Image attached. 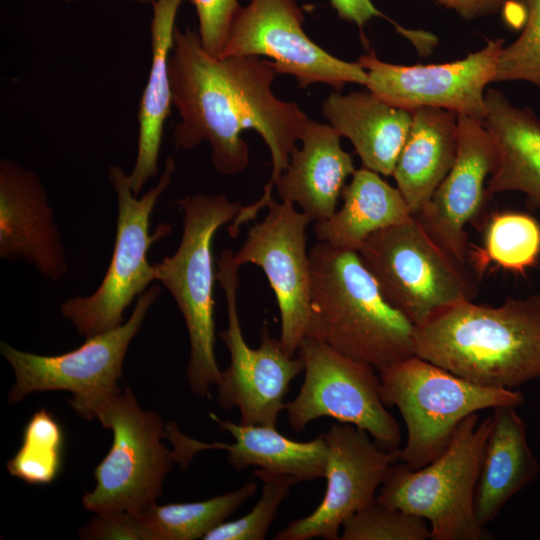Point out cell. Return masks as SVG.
<instances>
[{"instance_id": "obj_18", "label": "cell", "mask_w": 540, "mask_h": 540, "mask_svg": "<svg viewBox=\"0 0 540 540\" xmlns=\"http://www.w3.org/2000/svg\"><path fill=\"white\" fill-rule=\"evenodd\" d=\"M0 258L22 260L52 281L68 271L62 237L39 176L8 158L0 160Z\"/></svg>"}, {"instance_id": "obj_11", "label": "cell", "mask_w": 540, "mask_h": 540, "mask_svg": "<svg viewBox=\"0 0 540 540\" xmlns=\"http://www.w3.org/2000/svg\"><path fill=\"white\" fill-rule=\"evenodd\" d=\"M296 355L303 362L304 381L285 405L295 432L329 417L365 430L383 448L400 449V428L382 402L377 370L310 337L301 341Z\"/></svg>"}, {"instance_id": "obj_24", "label": "cell", "mask_w": 540, "mask_h": 540, "mask_svg": "<svg viewBox=\"0 0 540 540\" xmlns=\"http://www.w3.org/2000/svg\"><path fill=\"white\" fill-rule=\"evenodd\" d=\"M457 114L433 107L412 111V124L392 176L412 215L429 201L457 155Z\"/></svg>"}, {"instance_id": "obj_38", "label": "cell", "mask_w": 540, "mask_h": 540, "mask_svg": "<svg viewBox=\"0 0 540 540\" xmlns=\"http://www.w3.org/2000/svg\"><path fill=\"white\" fill-rule=\"evenodd\" d=\"M522 3H525L526 0H520Z\"/></svg>"}, {"instance_id": "obj_30", "label": "cell", "mask_w": 540, "mask_h": 540, "mask_svg": "<svg viewBox=\"0 0 540 540\" xmlns=\"http://www.w3.org/2000/svg\"><path fill=\"white\" fill-rule=\"evenodd\" d=\"M340 540H427L432 534L428 522L376 499L349 516L342 524Z\"/></svg>"}, {"instance_id": "obj_16", "label": "cell", "mask_w": 540, "mask_h": 540, "mask_svg": "<svg viewBox=\"0 0 540 540\" xmlns=\"http://www.w3.org/2000/svg\"><path fill=\"white\" fill-rule=\"evenodd\" d=\"M327 445V487L319 506L291 521L275 540H338L343 522L376 499L399 449L380 446L365 430L337 422L322 434Z\"/></svg>"}, {"instance_id": "obj_1", "label": "cell", "mask_w": 540, "mask_h": 540, "mask_svg": "<svg viewBox=\"0 0 540 540\" xmlns=\"http://www.w3.org/2000/svg\"><path fill=\"white\" fill-rule=\"evenodd\" d=\"M276 74L270 61L258 56L214 57L198 33L175 27L169 57L172 104L180 115L172 133L175 145L190 150L207 141L213 167L235 175L249 164L241 133L253 129L270 151L272 174L265 187L272 189L309 120L296 103L274 95Z\"/></svg>"}, {"instance_id": "obj_32", "label": "cell", "mask_w": 540, "mask_h": 540, "mask_svg": "<svg viewBox=\"0 0 540 540\" xmlns=\"http://www.w3.org/2000/svg\"><path fill=\"white\" fill-rule=\"evenodd\" d=\"M525 3V27L513 43L502 48L493 82L526 81L540 89V0Z\"/></svg>"}, {"instance_id": "obj_6", "label": "cell", "mask_w": 540, "mask_h": 540, "mask_svg": "<svg viewBox=\"0 0 540 540\" xmlns=\"http://www.w3.org/2000/svg\"><path fill=\"white\" fill-rule=\"evenodd\" d=\"M491 416H467L445 450L428 465L413 470L394 463L376 500L430 523L432 540L492 538L475 516L474 498Z\"/></svg>"}, {"instance_id": "obj_2", "label": "cell", "mask_w": 540, "mask_h": 540, "mask_svg": "<svg viewBox=\"0 0 540 540\" xmlns=\"http://www.w3.org/2000/svg\"><path fill=\"white\" fill-rule=\"evenodd\" d=\"M414 354L487 387L540 378V292L499 306L464 300L446 307L415 327Z\"/></svg>"}, {"instance_id": "obj_31", "label": "cell", "mask_w": 540, "mask_h": 540, "mask_svg": "<svg viewBox=\"0 0 540 540\" xmlns=\"http://www.w3.org/2000/svg\"><path fill=\"white\" fill-rule=\"evenodd\" d=\"M262 482L261 497L250 512L209 531L203 540H263L278 513L282 501L297 482L291 476L256 469Z\"/></svg>"}, {"instance_id": "obj_22", "label": "cell", "mask_w": 540, "mask_h": 540, "mask_svg": "<svg viewBox=\"0 0 540 540\" xmlns=\"http://www.w3.org/2000/svg\"><path fill=\"white\" fill-rule=\"evenodd\" d=\"M514 406L493 408L476 484L474 510L485 527L505 504L539 473L526 438V425Z\"/></svg>"}, {"instance_id": "obj_13", "label": "cell", "mask_w": 540, "mask_h": 540, "mask_svg": "<svg viewBox=\"0 0 540 540\" xmlns=\"http://www.w3.org/2000/svg\"><path fill=\"white\" fill-rule=\"evenodd\" d=\"M296 0H251L231 25L220 57L266 56L277 74L294 76L300 87L325 83L340 91L347 83L366 85L367 72L356 62L334 57L303 30Z\"/></svg>"}, {"instance_id": "obj_7", "label": "cell", "mask_w": 540, "mask_h": 540, "mask_svg": "<svg viewBox=\"0 0 540 540\" xmlns=\"http://www.w3.org/2000/svg\"><path fill=\"white\" fill-rule=\"evenodd\" d=\"M175 170L169 156L157 184L140 198L133 192L128 174L117 165L108 168V180L118 203L116 236L110 264L98 288L88 296L65 300L60 310L78 331L89 338L123 324V313L155 280L148 252L172 227L160 223L150 234V217L161 194L171 183Z\"/></svg>"}, {"instance_id": "obj_26", "label": "cell", "mask_w": 540, "mask_h": 540, "mask_svg": "<svg viewBox=\"0 0 540 540\" xmlns=\"http://www.w3.org/2000/svg\"><path fill=\"white\" fill-rule=\"evenodd\" d=\"M341 198V208L314 225L318 241L334 247L358 252L372 234L412 216L399 190L365 167L354 172Z\"/></svg>"}, {"instance_id": "obj_15", "label": "cell", "mask_w": 540, "mask_h": 540, "mask_svg": "<svg viewBox=\"0 0 540 540\" xmlns=\"http://www.w3.org/2000/svg\"><path fill=\"white\" fill-rule=\"evenodd\" d=\"M503 39L486 45L465 58L428 65H396L379 60L374 52L357 63L367 72L366 87L381 100L408 110L441 108L483 120L486 87L493 82Z\"/></svg>"}, {"instance_id": "obj_29", "label": "cell", "mask_w": 540, "mask_h": 540, "mask_svg": "<svg viewBox=\"0 0 540 540\" xmlns=\"http://www.w3.org/2000/svg\"><path fill=\"white\" fill-rule=\"evenodd\" d=\"M63 448L61 425L53 414L42 408L26 424L22 444L7 462V469L12 476L28 484H49L61 471Z\"/></svg>"}, {"instance_id": "obj_33", "label": "cell", "mask_w": 540, "mask_h": 540, "mask_svg": "<svg viewBox=\"0 0 540 540\" xmlns=\"http://www.w3.org/2000/svg\"><path fill=\"white\" fill-rule=\"evenodd\" d=\"M199 21V37L204 49L220 57L231 25L241 6L238 0H191Z\"/></svg>"}, {"instance_id": "obj_12", "label": "cell", "mask_w": 540, "mask_h": 540, "mask_svg": "<svg viewBox=\"0 0 540 540\" xmlns=\"http://www.w3.org/2000/svg\"><path fill=\"white\" fill-rule=\"evenodd\" d=\"M216 279L223 289L228 327L219 333L230 362L221 372L217 400L225 410L238 408L242 424L276 427L285 409L290 383L303 371L297 355H289L266 323L260 330V345L251 348L242 333L237 308L238 269L234 252L225 248L217 259Z\"/></svg>"}, {"instance_id": "obj_27", "label": "cell", "mask_w": 540, "mask_h": 540, "mask_svg": "<svg viewBox=\"0 0 540 540\" xmlns=\"http://www.w3.org/2000/svg\"><path fill=\"white\" fill-rule=\"evenodd\" d=\"M257 491L255 482L197 502L157 505L133 513L147 540H195L203 537L241 507Z\"/></svg>"}, {"instance_id": "obj_21", "label": "cell", "mask_w": 540, "mask_h": 540, "mask_svg": "<svg viewBox=\"0 0 540 540\" xmlns=\"http://www.w3.org/2000/svg\"><path fill=\"white\" fill-rule=\"evenodd\" d=\"M322 113L341 137L351 141L363 167L392 176L411 128L412 112L367 89L347 95L331 93L322 104Z\"/></svg>"}, {"instance_id": "obj_25", "label": "cell", "mask_w": 540, "mask_h": 540, "mask_svg": "<svg viewBox=\"0 0 540 540\" xmlns=\"http://www.w3.org/2000/svg\"><path fill=\"white\" fill-rule=\"evenodd\" d=\"M183 1L155 0L152 4L151 68L139 103L136 160L128 174L136 195L158 172L163 128L172 104L169 57L173 47L175 19Z\"/></svg>"}, {"instance_id": "obj_9", "label": "cell", "mask_w": 540, "mask_h": 540, "mask_svg": "<svg viewBox=\"0 0 540 540\" xmlns=\"http://www.w3.org/2000/svg\"><path fill=\"white\" fill-rule=\"evenodd\" d=\"M113 431V443L94 470L96 486L82 498L83 507L97 515L136 513L156 503L173 467V452L160 441L164 422L143 410L130 390L97 407L94 418Z\"/></svg>"}, {"instance_id": "obj_20", "label": "cell", "mask_w": 540, "mask_h": 540, "mask_svg": "<svg viewBox=\"0 0 540 540\" xmlns=\"http://www.w3.org/2000/svg\"><path fill=\"white\" fill-rule=\"evenodd\" d=\"M482 124L496 149V166L487 182V195L524 193L540 208V120L530 107L514 106L499 90L485 93Z\"/></svg>"}, {"instance_id": "obj_3", "label": "cell", "mask_w": 540, "mask_h": 540, "mask_svg": "<svg viewBox=\"0 0 540 540\" xmlns=\"http://www.w3.org/2000/svg\"><path fill=\"white\" fill-rule=\"evenodd\" d=\"M306 337L377 372L414 356V324L384 297L357 251L318 241L309 251Z\"/></svg>"}, {"instance_id": "obj_10", "label": "cell", "mask_w": 540, "mask_h": 540, "mask_svg": "<svg viewBox=\"0 0 540 540\" xmlns=\"http://www.w3.org/2000/svg\"><path fill=\"white\" fill-rule=\"evenodd\" d=\"M161 293L152 285L137 297L128 320L107 332L86 338L77 349L60 355H39L18 350L1 341V355L11 365L16 381L9 401L19 402L31 393L64 390L72 393L69 404L83 418L93 419L99 405L121 393L127 349Z\"/></svg>"}, {"instance_id": "obj_14", "label": "cell", "mask_w": 540, "mask_h": 540, "mask_svg": "<svg viewBox=\"0 0 540 540\" xmlns=\"http://www.w3.org/2000/svg\"><path fill=\"white\" fill-rule=\"evenodd\" d=\"M261 222L248 231L234 252L240 267L250 263L265 273L278 305L280 343L289 355H296L306 337L310 311L311 272L306 228L310 218L294 204L271 197Z\"/></svg>"}, {"instance_id": "obj_19", "label": "cell", "mask_w": 540, "mask_h": 540, "mask_svg": "<svg viewBox=\"0 0 540 540\" xmlns=\"http://www.w3.org/2000/svg\"><path fill=\"white\" fill-rule=\"evenodd\" d=\"M340 138L331 125L309 119L299 139L301 148H294L274 183L281 201L297 204L314 222L335 213L345 181L356 171Z\"/></svg>"}, {"instance_id": "obj_28", "label": "cell", "mask_w": 540, "mask_h": 540, "mask_svg": "<svg viewBox=\"0 0 540 540\" xmlns=\"http://www.w3.org/2000/svg\"><path fill=\"white\" fill-rule=\"evenodd\" d=\"M483 246L475 255L478 265L485 267L492 261L521 273L534 265L540 255V224L525 213H497L486 227Z\"/></svg>"}, {"instance_id": "obj_23", "label": "cell", "mask_w": 540, "mask_h": 540, "mask_svg": "<svg viewBox=\"0 0 540 540\" xmlns=\"http://www.w3.org/2000/svg\"><path fill=\"white\" fill-rule=\"evenodd\" d=\"M209 416L234 442L209 444L187 438L185 446L191 457L200 450L220 449L227 452L229 465L237 471L254 466L291 476L298 483L325 477L327 445L322 435L310 441H295L276 427L237 424L214 413Z\"/></svg>"}, {"instance_id": "obj_34", "label": "cell", "mask_w": 540, "mask_h": 540, "mask_svg": "<svg viewBox=\"0 0 540 540\" xmlns=\"http://www.w3.org/2000/svg\"><path fill=\"white\" fill-rule=\"evenodd\" d=\"M80 538L92 540H147L146 533L133 513L112 512L97 515L80 530Z\"/></svg>"}, {"instance_id": "obj_35", "label": "cell", "mask_w": 540, "mask_h": 540, "mask_svg": "<svg viewBox=\"0 0 540 540\" xmlns=\"http://www.w3.org/2000/svg\"><path fill=\"white\" fill-rule=\"evenodd\" d=\"M331 5L342 20L355 23L360 29L372 18L384 17L371 0H331Z\"/></svg>"}, {"instance_id": "obj_37", "label": "cell", "mask_w": 540, "mask_h": 540, "mask_svg": "<svg viewBox=\"0 0 540 540\" xmlns=\"http://www.w3.org/2000/svg\"><path fill=\"white\" fill-rule=\"evenodd\" d=\"M66 2H72L74 0H65ZM133 1H137V2H140V3H151L153 4L155 0H133Z\"/></svg>"}, {"instance_id": "obj_5", "label": "cell", "mask_w": 540, "mask_h": 540, "mask_svg": "<svg viewBox=\"0 0 540 540\" xmlns=\"http://www.w3.org/2000/svg\"><path fill=\"white\" fill-rule=\"evenodd\" d=\"M378 373L383 404L399 410L407 429L399 460L413 470L438 457L467 416L525 400L520 392L470 382L416 355Z\"/></svg>"}, {"instance_id": "obj_4", "label": "cell", "mask_w": 540, "mask_h": 540, "mask_svg": "<svg viewBox=\"0 0 540 540\" xmlns=\"http://www.w3.org/2000/svg\"><path fill=\"white\" fill-rule=\"evenodd\" d=\"M182 210L180 243L170 256L153 264L155 280L174 298L183 315L190 344L188 384L195 395L209 397L221 370L215 357L213 240L232 222L242 204L224 194H194L177 201Z\"/></svg>"}, {"instance_id": "obj_36", "label": "cell", "mask_w": 540, "mask_h": 540, "mask_svg": "<svg viewBox=\"0 0 540 540\" xmlns=\"http://www.w3.org/2000/svg\"><path fill=\"white\" fill-rule=\"evenodd\" d=\"M438 4L456 11L464 19H474L498 13L512 0H436Z\"/></svg>"}, {"instance_id": "obj_8", "label": "cell", "mask_w": 540, "mask_h": 540, "mask_svg": "<svg viewBox=\"0 0 540 540\" xmlns=\"http://www.w3.org/2000/svg\"><path fill=\"white\" fill-rule=\"evenodd\" d=\"M358 254L386 300L415 327L439 311L474 300L478 287L458 262L412 215L372 234Z\"/></svg>"}, {"instance_id": "obj_17", "label": "cell", "mask_w": 540, "mask_h": 540, "mask_svg": "<svg viewBox=\"0 0 540 540\" xmlns=\"http://www.w3.org/2000/svg\"><path fill=\"white\" fill-rule=\"evenodd\" d=\"M457 139L452 168L414 216L440 246L468 266L466 227L479 218L489 199L487 180L496 166V149L482 121L465 114H457Z\"/></svg>"}]
</instances>
